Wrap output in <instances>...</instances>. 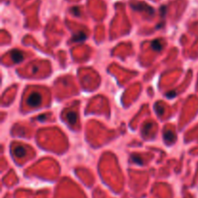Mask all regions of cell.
Returning a JSON list of instances; mask_svg holds the SVG:
<instances>
[{
  "label": "cell",
  "mask_w": 198,
  "mask_h": 198,
  "mask_svg": "<svg viewBox=\"0 0 198 198\" xmlns=\"http://www.w3.org/2000/svg\"><path fill=\"white\" fill-rule=\"evenodd\" d=\"M66 118H67V120H68V121H69L71 124H75V123L76 122V119H77L76 113L74 112V111H71V112H69V113H67Z\"/></svg>",
  "instance_id": "277c9868"
},
{
  "label": "cell",
  "mask_w": 198,
  "mask_h": 198,
  "mask_svg": "<svg viewBox=\"0 0 198 198\" xmlns=\"http://www.w3.org/2000/svg\"><path fill=\"white\" fill-rule=\"evenodd\" d=\"M132 159H133V160L134 161V163L142 164V163H141V161H142V160H141V159H140V158H138V157H136V156H135V155H133V157H132Z\"/></svg>",
  "instance_id": "ba28073f"
},
{
  "label": "cell",
  "mask_w": 198,
  "mask_h": 198,
  "mask_svg": "<svg viewBox=\"0 0 198 198\" xmlns=\"http://www.w3.org/2000/svg\"><path fill=\"white\" fill-rule=\"evenodd\" d=\"M86 38V35L83 33V32H79L76 35H75L74 37H72V41H83Z\"/></svg>",
  "instance_id": "52a82bcc"
},
{
  "label": "cell",
  "mask_w": 198,
  "mask_h": 198,
  "mask_svg": "<svg viewBox=\"0 0 198 198\" xmlns=\"http://www.w3.org/2000/svg\"><path fill=\"white\" fill-rule=\"evenodd\" d=\"M11 56L15 62H20L24 58V55L22 54V51H18V50L13 51V52L11 53Z\"/></svg>",
  "instance_id": "7a4b0ae2"
},
{
  "label": "cell",
  "mask_w": 198,
  "mask_h": 198,
  "mask_svg": "<svg viewBox=\"0 0 198 198\" xmlns=\"http://www.w3.org/2000/svg\"><path fill=\"white\" fill-rule=\"evenodd\" d=\"M164 138L167 142L172 143V142H174V140H175V134L172 131H167L164 133Z\"/></svg>",
  "instance_id": "3957f363"
},
{
  "label": "cell",
  "mask_w": 198,
  "mask_h": 198,
  "mask_svg": "<svg viewBox=\"0 0 198 198\" xmlns=\"http://www.w3.org/2000/svg\"><path fill=\"white\" fill-rule=\"evenodd\" d=\"M14 152H15V155L18 158L23 157V156L25 155V148L22 147V146H17V147L15 148Z\"/></svg>",
  "instance_id": "5b68a950"
},
{
  "label": "cell",
  "mask_w": 198,
  "mask_h": 198,
  "mask_svg": "<svg viewBox=\"0 0 198 198\" xmlns=\"http://www.w3.org/2000/svg\"><path fill=\"white\" fill-rule=\"evenodd\" d=\"M72 12L75 14V15H79V8H76V7H75V8H72Z\"/></svg>",
  "instance_id": "9c48e42d"
},
{
  "label": "cell",
  "mask_w": 198,
  "mask_h": 198,
  "mask_svg": "<svg viewBox=\"0 0 198 198\" xmlns=\"http://www.w3.org/2000/svg\"><path fill=\"white\" fill-rule=\"evenodd\" d=\"M41 102H42V97L38 92H33L28 97V100H27V103L31 107H36L40 106Z\"/></svg>",
  "instance_id": "6da1fadb"
},
{
  "label": "cell",
  "mask_w": 198,
  "mask_h": 198,
  "mask_svg": "<svg viewBox=\"0 0 198 198\" xmlns=\"http://www.w3.org/2000/svg\"><path fill=\"white\" fill-rule=\"evenodd\" d=\"M152 48L153 49H155L156 51H159L161 49H163V44H161L160 40H156L152 43Z\"/></svg>",
  "instance_id": "8992f818"
}]
</instances>
